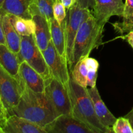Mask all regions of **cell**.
<instances>
[{"label": "cell", "instance_id": "6da1fadb", "mask_svg": "<svg viewBox=\"0 0 133 133\" xmlns=\"http://www.w3.org/2000/svg\"><path fill=\"white\" fill-rule=\"evenodd\" d=\"M23 87L19 103L9 113L27 119L45 129L59 115L45 92H36Z\"/></svg>", "mask_w": 133, "mask_h": 133}, {"label": "cell", "instance_id": "7a4b0ae2", "mask_svg": "<svg viewBox=\"0 0 133 133\" xmlns=\"http://www.w3.org/2000/svg\"><path fill=\"white\" fill-rule=\"evenodd\" d=\"M68 91L72 107L71 116L88 126L94 133H110L112 131L103 125L97 118L87 88L76 83L70 75Z\"/></svg>", "mask_w": 133, "mask_h": 133}, {"label": "cell", "instance_id": "3957f363", "mask_svg": "<svg viewBox=\"0 0 133 133\" xmlns=\"http://www.w3.org/2000/svg\"><path fill=\"white\" fill-rule=\"evenodd\" d=\"M104 27L93 14L82 23L74 41L70 71L79 60L89 57L94 49L102 45Z\"/></svg>", "mask_w": 133, "mask_h": 133}, {"label": "cell", "instance_id": "277c9868", "mask_svg": "<svg viewBox=\"0 0 133 133\" xmlns=\"http://www.w3.org/2000/svg\"><path fill=\"white\" fill-rule=\"evenodd\" d=\"M20 51L18 53L19 61H25L31 67L42 75L45 80L51 77L42 51L35 42L34 35L21 36Z\"/></svg>", "mask_w": 133, "mask_h": 133}, {"label": "cell", "instance_id": "5b68a950", "mask_svg": "<svg viewBox=\"0 0 133 133\" xmlns=\"http://www.w3.org/2000/svg\"><path fill=\"white\" fill-rule=\"evenodd\" d=\"M92 14V12L89 9L81 7L77 3L67 10L66 19L64 21V25L69 68L71 64L73 47L77 33L82 23Z\"/></svg>", "mask_w": 133, "mask_h": 133}, {"label": "cell", "instance_id": "8992f818", "mask_svg": "<svg viewBox=\"0 0 133 133\" xmlns=\"http://www.w3.org/2000/svg\"><path fill=\"white\" fill-rule=\"evenodd\" d=\"M45 81V93L48 95L59 116H71L72 107L68 86L55 78L51 77Z\"/></svg>", "mask_w": 133, "mask_h": 133}, {"label": "cell", "instance_id": "52a82bcc", "mask_svg": "<svg viewBox=\"0 0 133 133\" xmlns=\"http://www.w3.org/2000/svg\"><path fill=\"white\" fill-rule=\"evenodd\" d=\"M23 92L20 81L0 64V97L7 114L18 105Z\"/></svg>", "mask_w": 133, "mask_h": 133}, {"label": "cell", "instance_id": "ba28073f", "mask_svg": "<svg viewBox=\"0 0 133 133\" xmlns=\"http://www.w3.org/2000/svg\"><path fill=\"white\" fill-rule=\"evenodd\" d=\"M42 52L51 77L58 79L68 87L70 81V74L69 73L70 69L67 58L58 53L52 40L49 42L48 48Z\"/></svg>", "mask_w": 133, "mask_h": 133}, {"label": "cell", "instance_id": "9c48e42d", "mask_svg": "<svg viewBox=\"0 0 133 133\" xmlns=\"http://www.w3.org/2000/svg\"><path fill=\"white\" fill-rule=\"evenodd\" d=\"M47 133H94L72 116L61 115L45 127Z\"/></svg>", "mask_w": 133, "mask_h": 133}, {"label": "cell", "instance_id": "30bf717a", "mask_svg": "<svg viewBox=\"0 0 133 133\" xmlns=\"http://www.w3.org/2000/svg\"><path fill=\"white\" fill-rule=\"evenodd\" d=\"M92 14L102 25L109 22L112 16H123V0H95Z\"/></svg>", "mask_w": 133, "mask_h": 133}, {"label": "cell", "instance_id": "8fae6325", "mask_svg": "<svg viewBox=\"0 0 133 133\" xmlns=\"http://www.w3.org/2000/svg\"><path fill=\"white\" fill-rule=\"evenodd\" d=\"M2 129L5 133H47L43 127L16 115L9 116Z\"/></svg>", "mask_w": 133, "mask_h": 133}, {"label": "cell", "instance_id": "7c38bea8", "mask_svg": "<svg viewBox=\"0 0 133 133\" xmlns=\"http://www.w3.org/2000/svg\"><path fill=\"white\" fill-rule=\"evenodd\" d=\"M19 76L22 85L25 86L34 92H45V79L25 61L21 62L19 65Z\"/></svg>", "mask_w": 133, "mask_h": 133}, {"label": "cell", "instance_id": "4fadbf2b", "mask_svg": "<svg viewBox=\"0 0 133 133\" xmlns=\"http://www.w3.org/2000/svg\"><path fill=\"white\" fill-rule=\"evenodd\" d=\"M87 91L92 100L95 112L98 119L105 127L112 131V127L115 123L117 118L107 107L96 87L93 88H87Z\"/></svg>", "mask_w": 133, "mask_h": 133}, {"label": "cell", "instance_id": "5bb4252c", "mask_svg": "<svg viewBox=\"0 0 133 133\" xmlns=\"http://www.w3.org/2000/svg\"><path fill=\"white\" fill-rule=\"evenodd\" d=\"M32 18L35 23V31L33 35L35 42L39 49L43 51L48 48L51 40L50 25L48 20L41 16L35 15Z\"/></svg>", "mask_w": 133, "mask_h": 133}, {"label": "cell", "instance_id": "9a60e30c", "mask_svg": "<svg viewBox=\"0 0 133 133\" xmlns=\"http://www.w3.org/2000/svg\"><path fill=\"white\" fill-rule=\"evenodd\" d=\"M0 64L20 81L19 76L20 61L18 55L12 51L5 44H0Z\"/></svg>", "mask_w": 133, "mask_h": 133}, {"label": "cell", "instance_id": "2e32d148", "mask_svg": "<svg viewBox=\"0 0 133 133\" xmlns=\"http://www.w3.org/2000/svg\"><path fill=\"white\" fill-rule=\"evenodd\" d=\"M3 25L6 46L12 51L18 55L20 51L22 38L13 26L9 14L4 13Z\"/></svg>", "mask_w": 133, "mask_h": 133}, {"label": "cell", "instance_id": "e0dca14e", "mask_svg": "<svg viewBox=\"0 0 133 133\" xmlns=\"http://www.w3.org/2000/svg\"><path fill=\"white\" fill-rule=\"evenodd\" d=\"M33 0H5L1 9L4 13L25 18H32L29 7Z\"/></svg>", "mask_w": 133, "mask_h": 133}, {"label": "cell", "instance_id": "ac0fdd59", "mask_svg": "<svg viewBox=\"0 0 133 133\" xmlns=\"http://www.w3.org/2000/svg\"><path fill=\"white\" fill-rule=\"evenodd\" d=\"M49 25H50L51 40L55 48L61 55L67 58L64 22L62 25H61L54 18L51 22Z\"/></svg>", "mask_w": 133, "mask_h": 133}, {"label": "cell", "instance_id": "d6986e66", "mask_svg": "<svg viewBox=\"0 0 133 133\" xmlns=\"http://www.w3.org/2000/svg\"><path fill=\"white\" fill-rule=\"evenodd\" d=\"M55 0H33L29 7L31 16L39 15L44 17L49 23L54 19L53 5Z\"/></svg>", "mask_w": 133, "mask_h": 133}, {"label": "cell", "instance_id": "ffe728a7", "mask_svg": "<svg viewBox=\"0 0 133 133\" xmlns=\"http://www.w3.org/2000/svg\"><path fill=\"white\" fill-rule=\"evenodd\" d=\"M16 31L20 36H31L35 34V23L32 18H25L9 14Z\"/></svg>", "mask_w": 133, "mask_h": 133}, {"label": "cell", "instance_id": "44dd1931", "mask_svg": "<svg viewBox=\"0 0 133 133\" xmlns=\"http://www.w3.org/2000/svg\"><path fill=\"white\" fill-rule=\"evenodd\" d=\"M86 57L79 60L73 67L71 76L77 84L81 87L87 88V75L88 68L85 62Z\"/></svg>", "mask_w": 133, "mask_h": 133}, {"label": "cell", "instance_id": "7402d4cb", "mask_svg": "<svg viewBox=\"0 0 133 133\" xmlns=\"http://www.w3.org/2000/svg\"><path fill=\"white\" fill-rule=\"evenodd\" d=\"M122 18L123 22H116L112 24L117 32L133 25V0H125Z\"/></svg>", "mask_w": 133, "mask_h": 133}, {"label": "cell", "instance_id": "603a6c76", "mask_svg": "<svg viewBox=\"0 0 133 133\" xmlns=\"http://www.w3.org/2000/svg\"><path fill=\"white\" fill-rule=\"evenodd\" d=\"M113 132L115 133H133V129L129 121L125 117L117 118L112 127Z\"/></svg>", "mask_w": 133, "mask_h": 133}, {"label": "cell", "instance_id": "cb8c5ba5", "mask_svg": "<svg viewBox=\"0 0 133 133\" xmlns=\"http://www.w3.org/2000/svg\"><path fill=\"white\" fill-rule=\"evenodd\" d=\"M66 8L61 0H55L53 5V16L59 24L62 25L66 17Z\"/></svg>", "mask_w": 133, "mask_h": 133}, {"label": "cell", "instance_id": "d4e9b609", "mask_svg": "<svg viewBox=\"0 0 133 133\" xmlns=\"http://www.w3.org/2000/svg\"><path fill=\"white\" fill-rule=\"evenodd\" d=\"M97 78V70H88L87 75V87L93 88L96 87V81Z\"/></svg>", "mask_w": 133, "mask_h": 133}, {"label": "cell", "instance_id": "484cf974", "mask_svg": "<svg viewBox=\"0 0 133 133\" xmlns=\"http://www.w3.org/2000/svg\"><path fill=\"white\" fill-rule=\"evenodd\" d=\"M85 62L87 68H88V70H93L98 71L99 67V64L98 61L96 59H95L94 58H91V57H86Z\"/></svg>", "mask_w": 133, "mask_h": 133}, {"label": "cell", "instance_id": "4316f807", "mask_svg": "<svg viewBox=\"0 0 133 133\" xmlns=\"http://www.w3.org/2000/svg\"><path fill=\"white\" fill-rule=\"evenodd\" d=\"M4 12L3 10L0 9V44H5L6 45V42H5V35H4L3 31V18Z\"/></svg>", "mask_w": 133, "mask_h": 133}, {"label": "cell", "instance_id": "83f0119b", "mask_svg": "<svg viewBox=\"0 0 133 133\" xmlns=\"http://www.w3.org/2000/svg\"><path fill=\"white\" fill-rule=\"evenodd\" d=\"M77 3L84 9H93L95 5V0H77Z\"/></svg>", "mask_w": 133, "mask_h": 133}, {"label": "cell", "instance_id": "f1b7e54d", "mask_svg": "<svg viewBox=\"0 0 133 133\" xmlns=\"http://www.w3.org/2000/svg\"><path fill=\"white\" fill-rule=\"evenodd\" d=\"M7 117V111H6V109L5 107V105H4L3 103L2 100H1V97H0V120L2 122L3 125L4 122L6 120Z\"/></svg>", "mask_w": 133, "mask_h": 133}, {"label": "cell", "instance_id": "f546056e", "mask_svg": "<svg viewBox=\"0 0 133 133\" xmlns=\"http://www.w3.org/2000/svg\"><path fill=\"white\" fill-rule=\"evenodd\" d=\"M66 10H68L77 3V0H61Z\"/></svg>", "mask_w": 133, "mask_h": 133}, {"label": "cell", "instance_id": "4dcf8cb0", "mask_svg": "<svg viewBox=\"0 0 133 133\" xmlns=\"http://www.w3.org/2000/svg\"><path fill=\"white\" fill-rule=\"evenodd\" d=\"M122 38L128 42L129 44L131 45V46L132 47L133 49V30L132 31H129V32H127V35L123 36Z\"/></svg>", "mask_w": 133, "mask_h": 133}, {"label": "cell", "instance_id": "1f68e13d", "mask_svg": "<svg viewBox=\"0 0 133 133\" xmlns=\"http://www.w3.org/2000/svg\"><path fill=\"white\" fill-rule=\"evenodd\" d=\"M125 117L129 119V121L130 123H131V127H132L133 129V108L132 110H131Z\"/></svg>", "mask_w": 133, "mask_h": 133}, {"label": "cell", "instance_id": "d6a6232c", "mask_svg": "<svg viewBox=\"0 0 133 133\" xmlns=\"http://www.w3.org/2000/svg\"><path fill=\"white\" fill-rule=\"evenodd\" d=\"M132 30H133V25L131 26H129V27H125V28H123L122 29L119 30L118 32V33H120L121 35H123V34L124 33H127V32H129L131 31H132Z\"/></svg>", "mask_w": 133, "mask_h": 133}, {"label": "cell", "instance_id": "836d02e7", "mask_svg": "<svg viewBox=\"0 0 133 133\" xmlns=\"http://www.w3.org/2000/svg\"><path fill=\"white\" fill-rule=\"evenodd\" d=\"M3 123L1 120H0V132H3Z\"/></svg>", "mask_w": 133, "mask_h": 133}, {"label": "cell", "instance_id": "e575fe53", "mask_svg": "<svg viewBox=\"0 0 133 133\" xmlns=\"http://www.w3.org/2000/svg\"><path fill=\"white\" fill-rule=\"evenodd\" d=\"M4 1H5V0H0V9L1 8V6H2L3 4Z\"/></svg>", "mask_w": 133, "mask_h": 133}]
</instances>
